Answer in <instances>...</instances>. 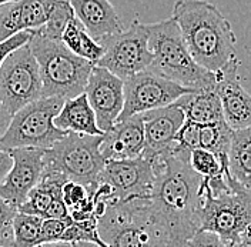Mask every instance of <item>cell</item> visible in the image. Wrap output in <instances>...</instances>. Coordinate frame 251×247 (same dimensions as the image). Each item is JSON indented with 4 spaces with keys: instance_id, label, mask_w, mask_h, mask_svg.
<instances>
[{
    "instance_id": "obj_1",
    "label": "cell",
    "mask_w": 251,
    "mask_h": 247,
    "mask_svg": "<svg viewBox=\"0 0 251 247\" xmlns=\"http://www.w3.org/2000/svg\"><path fill=\"white\" fill-rule=\"evenodd\" d=\"M154 183L149 197L150 207L167 233L170 247H187L199 232L200 185L199 176L188 165V156L167 153L151 160Z\"/></svg>"
},
{
    "instance_id": "obj_2",
    "label": "cell",
    "mask_w": 251,
    "mask_h": 247,
    "mask_svg": "<svg viewBox=\"0 0 251 247\" xmlns=\"http://www.w3.org/2000/svg\"><path fill=\"white\" fill-rule=\"evenodd\" d=\"M188 53L200 67L216 73L235 59V34L231 23L207 0H177L173 7Z\"/></svg>"
},
{
    "instance_id": "obj_3",
    "label": "cell",
    "mask_w": 251,
    "mask_h": 247,
    "mask_svg": "<svg viewBox=\"0 0 251 247\" xmlns=\"http://www.w3.org/2000/svg\"><path fill=\"white\" fill-rule=\"evenodd\" d=\"M251 189L234 182L228 171L216 179H201L200 185V230L217 234L235 247L251 224Z\"/></svg>"
},
{
    "instance_id": "obj_4",
    "label": "cell",
    "mask_w": 251,
    "mask_h": 247,
    "mask_svg": "<svg viewBox=\"0 0 251 247\" xmlns=\"http://www.w3.org/2000/svg\"><path fill=\"white\" fill-rule=\"evenodd\" d=\"M146 30L151 53L150 70L193 92L214 89L216 75L194 62L173 17L146 25Z\"/></svg>"
},
{
    "instance_id": "obj_5",
    "label": "cell",
    "mask_w": 251,
    "mask_h": 247,
    "mask_svg": "<svg viewBox=\"0 0 251 247\" xmlns=\"http://www.w3.org/2000/svg\"><path fill=\"white\" fill-rule=\"evenodd\" d=\"M97 233L107 247H170L149 199L109 201L97 219Z\"/></svg>"
},
{
    "instance_id": "obj_6",
    "label": "cell",
    "mask_w": 251,
    "mask_h": 247,
    "mask_svg": "<svg viewBox=\"0 0 251 247\" xmlns=\"http://www.w3.org/2000/svg\"><path fill=\"white\" fill-rule=\"evenodd\" d=\"M29 46L39 64L42 97L67 100L84 93L93 63L73 55L62 42L50 40L34 31H31Z\"/></svg>"
},
{
    "instance_id": "obj_7",
    "label": "cell",
    "mask_w": 251,
    "mask_h": 247,
    "mask_svg": "<svg viewBox=\"0 0 251 247\" xmlns=\"http://www.w3.org/2000/svg\"><path fill=\"white\" fill-rule=\"evenodd\" d=\"M63 102L60 97H40L16 111L0 137V149L6 152L23 147L50 149L67 135V132L57 129L53 123Z\"/></svg>"
},
{
    "instance_id": "obj_8",
    "label": "cell",
    "mask_w": 251,
    "mask_h": 247,
    "mask_svg": "<svg viewBox=\"0 0 251 247\" xmlns=\"http://www.w3.org/2000/svg\"><path fill=\"white\" fill-rule=\"evenodd\" d=\"M101 137L67 132L63 139L45 150L43 170L56 171L87 189L96 187L106 163L99 150Z\"/></svg>"
},
{
    "instance_id": "obj_9",
    "label": "cell",
    "mask_w": 251,
    "mask_h": 247,
    "mask_svg": "<svg viewBox=\"0 0 251 247\" xmlns=\"http://www.w3.org/2000/svg\"><path fill=\"white\" fill-rule=\"evenodd\" d=\"M40 97V70L27 43L10 53L0 66V103L13 116Z\"/></svg>"
},
{
    "instance_id": "obj_10",
    "label": "cell",
    "mask_w": 251,
    "mask_h": 247,
    "mask_svg": "<svg viewBox=\"0 0 251 247\" xmlns=\"http://www.w3.org/2000/svg\"><path fill=\"white\" fill-rule=\"evenodd\" d=\"M100 43L104 47V53L96 66L109 70L122 80L149 69L151 63L146 25L139 20H134L126 30L103 39Z\"/></svg>"
},
{
    "instance_id": "obj_11",
    "label": "cell",
    "mask_w": 251,
    "mask_h": 247,
    "mask_svg": "<svg viewBox=\"0 0 251 247\" xmlns=\"http://www.w3.org/2000/svg\"><path fill=\"white\" fill-rule=\"evenodd\" d=\"M193 90L158 76L150 69L141 70L123 80V110L116 123L134 114L166 108Z\"/></svg>"
},
{
    "instance_id": "obj_12",
    "label": "cell",
    "mask_w": 251,
    "mask_h": 247,
    "mask_svg": "<svg viewBox=\"0 0 251 247\" xmlns=\"http://www.w3.org/2000/svg\"><path fill=\"white\" fill-rule=\"evenodd\" d=\"M97 183L110 186L113 194L110 201L149 199L154 183L151 162L141 156L130 160H107Z\"/></svg>"
},
{
    "instance_id": "obj_13",
    "label": "cell",
    "mask_w": 251,
    "mask_h": 247,
    "mask_svg": "<svg viewBox=\"0 0 251 247\" xmlns=\"http://www.w3.org/2000/svg\"><path fill=\"white\" fill-rule=\"evenodd\" d=\"M84 94L94 111L97 127L103 133L109 132L123 110V80L94 64Z\"/></svg>"
},
{
    "instance_id": "obj_14",
    "label": "cell",
    "mask_w": 251,
    "mask_h": 247,
    "mask_svg": "<svg viewBox=\"0 0 251 247\" xmlns=\"http://www.w3.org/2000/svg\"><path fill=\"white\" fill-rule=\"evenodd\" d=\"M13 165L4 180L0 183V199L7 201L13 207H19L30 190L40 182L43 174V155L42 149H12L9 150Z\"/></svg>"
},
{
    "instance_id": "obj_15",
    "label": "cell",
    "mask_w": 251,
    "mask_h": 247,
    "mask_svg": "<svg viewBox=\"0 0 251 247\" xmlns=\"http://www.w3.org/2000/svg\"><path fill=\"white\" fill-rule=\"evenodd\" d=\"M238 66L235 57L214 73V92L221 103L223 119L231 130L247 129L251 124V97L240 82Z\"/></svg>"
},
{
    "instance_id": "obj_16",
    "label": "cell",
    "mask_w": 251,
    "mask_h": 247,
    "mask_svg": "<svg viewBox=\"0 0 251 247\" xmlns=\"http://www.w3.org/2000/svg\"><path fill=\"white\" fill-rule=\"evenodd\" d=\"M141 120L144 129V150L141 157L151 162L157 156L170 152L186 116L181 109L173 103L166 108L141 113Z\"/></svg>"
},
{
    "instance_id": "obj_17",
    "label": "cell",
    "mask_w": 251,
    "mask_h": 247,
    "mask_svg": "<svg viewBox=\"0 0 251 247\" xmlns=\"http://www.w3.org/2000/svg\"><path fill=\"white\" fill-rule=\"evenodd\" d=\"M100 155L107 160H130L140 157L144 150V129L141 114L117 122L103 133L99 146Z\"/></svg>"
},
{
    "instance_id": "obj_18",
    "label": "cell",
    "mask_w": 251,
    "mask_h": 247,
    "mask_svg": "<svg viewBox=\"0 0 251 247\" xmlns=\"http://www.w3.org/2000/svg\"><path fill=\"white\" fill-rule=\"evenodd\" d=\"M53 0H16L0 7V42L20 31L39 30Z\"/></svg>"
},
{
    "instance_id": "obj_19",
    "label": "cell",
    "mask_w": 251,
    "mask_h": 247,
    "mask_svg": "<svg viewBox=\"0 0 251 247\" xmlns=\"http://www.w3.org/2000/svg\"><path fill=\"white\" fill-rule=\"evenodd\" d=\"M75 17L96 42L117 34L123 25L110 0H69Z\"/></svg>"
},
{
    "instance_id": "obj_20",
    "label": "cell",
    "mask_w": 251,
    "mask_h": 247,
    "mask_svg": "<svg viewBox=\"0 0 251 247\" xmlns=\"http://www.w3.org/2000/svg\"><path fill=\"white\" fill-rule=\"evenodd\" d=\"M53 123L63 132L87 136H103V132L97 127L94 111L84 93L64 100L59 114L53 119Z\"/></svg>"
},
{
    "instance_id": "obj_21",
    "label": "cell",
    "mask_w": 251,
    "mask_h": 247,
    "mask_svg": "<svg viewBox=\"0 0 251 247\" xmlns=\"http://www.w3.org/2000/svg\"><path fill=\"white\" fill-rule=\"evenodd\" d=\"M174 105L183 110L186 120L200 126L219 123L224 120L221 103L214 89L190 92L178 97Z\"/></svg>"
},
{
    "instance_id": "obj_22",
    "label": "cell",
    "mask_w": 251,
    "mask_h": 247,
    "mask_svg": "<svg viewBox=\"0 0 251 247\" xmlns=\"http://www.w3.org/2000/svg\"><path fill=\"white\" fill-rule=\"evenodd\" d=\"M66 182L67 179L62 174L43 170L40 182L31 189L25 201L17 207V212L45 219L51 203L62 199V187Z\"/></svg>"
},
{
    "instance_id": "obj_23",
    "label": "cell",
    "mask_w": 251,
    "mask_h": 247,
    "mask_svg": "<svg viewBox=\"0 0 251 247\" xmlns=\"http://www.w3.org/2000/svg\"><path fill=\"white\" fill-rule=\"evenodd\" d=\"M227 171L238 185L251 189V130H234L227 150Z\"/></svg>"
},
{
    "instance_id": "obj_24",
    "label": "cell",
    "mask_w": 251,
    "mask_h": 247,
    "mask_svg": "<svg viewBox=\"0 0 251 247\" xmlns=\"http://www.w3.org/2000/svg\"><path fill=\"white\" fill-rule=\"evenodd\" d=\"M60 42L73 55L93 64L99 62L104 53L103 45L96 42L93 37L84 30V27L81 26V23L76 17H73L69 22L67 27L63 31Z\"/></svg>"
},
{
    "instance_id": "obj_25",
    "label": "cell",
    "mask_w": 251,
    "mask_h": 247,
    "mask_svg": "<svg viewBox=\"0 0 251 247\" xmlns=\"http://www.w3.org/2000/svg\"><path fill=\"white\" fill-rule=\"evenodd\" d=\"M73 17L75 13L69 0H53L49 4L46 23L39 30H34V33L50 40L60 42L63 31Z\"/></svg>"
},
{
    "instance_id": "obj_26",
    "label": "cell",
    "mask_w": 251,
    "mask_h": 247,
    "mask_svg": "<svg viewBox=\"0 0 251 247\" xmlns=\"http://www.w3.org/2000/svg\"><path fill=\"white\" fill-rule=\"evenodd\" d=\"M233 132L234 130H231L224 120L219 123L200 126L199 147L211 152L219 157H227V150Z\"/></svg>"
},
{
    "instance_id": "obj_27",
    "label": "cell",
    "mask_w": 251,
    "mask_h": 247,
    "mask_svg": "<svg viewBox=\"0 0 251 247\" xmlns=\"http://www.w3.org/2000/svg\"><path fill=\"white\" fill-rule=\"evenodd\" d=\"M42 217L17 212L12 220L13 247H36L40 239Z\"/></svg>"
},
{
    "instance_id": "obj_28",
    "label": "cell",
    "mask_w": 251,
    "mask_h": 247,
    "mask_svg": "<svg viewBox=\"0 0 251 247\" xmlns=\"http://www.w3.org/2000/svg\"><path fill=\"white\" fill-rule=\"evenodd\" d=\"M188 165L204 179H216L227 173V157H219L200 147L190 153Z\"/></svg>"
},
{
    "instance_id": "obj_29",
    "label": "cell",
    "mask_w": 251,
    "mask_h": 247,
    "mask_svg": "<svg viewBox=\"0 0 251 247\" xmlns=\"http://www.w3.org/2000/svg\"><path fill=\"white\" fill-rule=\"evenodd\" d=\"M72 219H43L40 226V239L39 245L50 243V242H62V237L66 229L70 226Z\"/></svg>"
},
{
    "instance_id": "obj_30",
    "label": "cell",
    "mask_w": 251,
    "mask_h": 247,
    "mask_svg": "<svg viewBox=\"0 0 251 247\" xmlns=\"http://www.w3.org/2000/svg\"><path fill=\"white\" fill-rule=\"evenodd\" d=\"M89 196V189L80 183H75L67 180L62 187V199L67 209H72L77 206L80 201H83Z\"/></svg>"
},
{
    "instance_id": "obj_31",
    "label": "cell",
    "mask_w": 251,
    "mask_h": 247,
    "mask_svg": "<svg viewBox=\"0 0 251 247\" xmlns=\"http://www.w3.org/2000/svg\"><path fill=\"white\" fill-rule=\"evenodd\" d=\"M30 37L31 31H20V33L13 34L12 37H9V39L0 42V66H1V63L4 62V59H6L10 53H13L16 49L27 45L29 40H30Z\"/></svg>"
},
{
    "instance_id": "obj_32",
    "label": "cell",
    "mask_w": 251,
    "mask_h": 247,
    "mask_svg": "<svg viewBox=\"0 0 251 247\" xmlns=\"http://www.w3.org/2000/svg\"><path fill=\"white\" fill-rule=\"evenodd\" d=\"M187 247H227V245L217 234L200 230L188 240Z\"/></svg>"
},
{
    "instance_id": "obj_33",
    "label": "cell",
    "mask_w": 251,
    "mask_h": 247,
    "mask_svg": "<svg viewBox=\"0 0 251 247\" xmlns=\"http://www.w3.org/2000/svg\"><path fill=\"white\" fill-rule=\"evenodd\" d=\"M16 213H17L16 207H13L12 204H9L3 199H0V239L3 237L7 227L12 224V220H13Z\"/></svg>"
},
{
    "instance_id": "obj_34",
    "label": "cell",
    "mask_w": 251,
    "mask_h": 247,
    "mask_svg": "<svg viewBox=\"0 0 251 247\" xmlns=\"http://www.w3.org/2000/svg\"><path fill=\"white\" fill-rule=\"evenodd\" d=\"M12 165H13L12 156L9 155V152L0 149V183L7 176V173H9L10 167H12Z\"/></svg>"
},
{
    "instance_id": "obj_35",
    "label": "cell",
    "mask_w": 251,
    "mask_h": 247,
    "mask_svg": "<svg viewBox=\"0 0 251 247\" xmlns=\"http://www.w3.org/2000/svg\"><path fill=\"white\" fill-rule=\"evenodd\" d=\"M10 120H12V114H10V113L6 110V108L0 103V137L4 135L7 126L10 123Z\"/></svg>"
},
{
    "instance_id": "obj_36",
    "label": "cell",
    "mask_w": 251,
    "mask_h": 247,
    "mask_svg": "<svg viewBox=\"0 0 251 247\" xmlns=\"http://www.w3.org/2000/svg\"><path fill=\"white\" fill-rule=\"evenodd\" d=\"M36 247H73V245L72 243H67V242H50V243L37 245Z\"/></svg>"
},
{
    "instance_id": "obj_37",
    "label": "cell",
    "mask_w": 251,
    "mask_h": 247,
    "mask_svg": "<svg viewBox=\"0 0 251 247\" xmlns=\"http://www.w3.org/2000/svg\"><path fill=\"white\" fill-rule=\"evenodd\" d=\"M12 1H16V0H0V7L7 4V3H12Z\"/></svg>"
}]
</instances>
